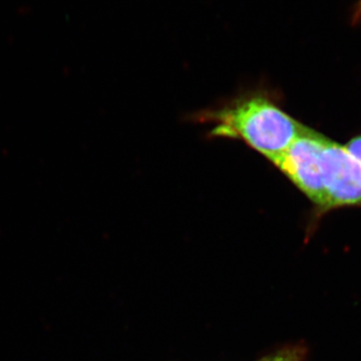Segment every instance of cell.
I'll return each mask as SVG.
<instances>
[{"instance_id": "1", "label": "cell", "mask_w": 361, "mask_h": 361, "mask_svg": "<svg viewBox=\"0 0 361 361\" xmlns=\"http://www.w3.org/2000/svg\"><path fill=\"white\" fill-rule=\"evenodd\" d=\"M202 120L214 123L211 135L240 140L271 163L281 156L306 128L269 97L259 94L233 99L203 114Z\"/></svg>"}, {"instance_id": "2", "label": "cell", "mask_w": 361, "mask_h": 361, "mask_svg": "<svg viewBox=\"0 0 361 361\" xmlns=\"http://www.w3.org/2000/svg\"><path fill=\"white\" fill-rule=\"evenodd\" d=\"M327 137L305 128L290 147L272 161L318 209L324 210L325 194L322 174V154Z\"/></svg>"}, {"instance_id": "3", "label": "cell", "mask_w": 361, "mask_h": 361, "mask_svg": "<svg viewBox=\"0 0 361 361\" xmlns=\"http://www.w3.org/2000/svg\"><path fill=\"white\" fill-rule=\"evenodd\" d=\"M324 210L361 205V164L342 146L327 140L322 154Z\"/></svg>"}, {"instance_id": "4", "label": "cell", "mask_w": 361, "mask_h": 361, "mask_svg": "<svg viewBox=\"0 0 361 361\" xmlns=\"http://www.w3.org/2000/svg\"><path fill=\"white\" fill-rule=\"evenodd\" d=\"M307 348L300 344L283 346L255 361H306Z\"/></svg>"}, {"instance_id": "5", "label": "cell", "mask_w": 361, "mask_h": 361, "mask_svg": "<svg viewBox=\"0 0 361 361\" xmlns=\"http://www.w3.org/2000/svg\"><path fill=\"white\" fill-rule=\"evenodd\" d=\"M345 148L350 152L351 155L361 164V135L353 137L345 145Z\"/></svg>"}, {"instance_id": "6", "label": "cell", "mask_w": 361, "mask_h": 361, "mask_svg": "<svg viewBox=\"0 0 361 361\" xmlns=\"http://www.w3.org/2000/svg\"><path fill=\"white\" fill-rule=\"evenodd\" d=\"M350 20L353 25H361V0H357L351 8Z\"/></svg>"}]
</instances>
